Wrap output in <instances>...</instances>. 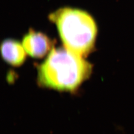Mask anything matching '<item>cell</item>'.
<instances>
[{
  "label": "cell",
  "mask_w": 134,
  "mask_h": 134,
  "mask_svg": "<svg viewBox=\"0 0 134 134\" xmlns=\"http://www.w3.org/2000/svg\"><path fill=\"white\" fill-rule=\"evenodd\" d=\"M93 65L65 47L52 48L37 67L39 86L61 91L75 92L91 75Z\"/></svg>",
  "instance_id": "6da1fadb"
},
{
  "label": "cell",
  "mask_w": 134,
  "mask_h": 134,
  "mask_svg": "<svg viewBox=\"0 0 134 134\" xmlns=\"http://www.w3.org/2000/svg\"><path fill=\"white\" fill-rule=\"evenodd\" d=\"M56 24L64 47L82 57L95 49L97 26L86 11L70 7L56 10L49 15Z\"/></svg>",
  "instance_id": "7a4b0ae2"
},
{
  "label": "cell",
  "mask_w": 134,
  "mask_h": 134,
  "mask_svg": "<svg viewBox=\"0 0 134 134\" xmlns=\"http://www.w3.org/2000/svg\"><path fill=\"white\" fill-rule=\"evenodd\" d=\"M54 42L45 34L30 29L23 40L26 52L34 58H42L51 51Z\"/></svg>",
  "instance_id": "3957f363"
},
{
  "label": "cell",
  "mask_w": 134,
  "mask_h": 134,
  "mask_svg": "<svg viewBox=\"0 0 134 134\" xmlns=\"http://www.w3.org/2000/svg\"><path fill=\"white\" fill-rule=\"evenodd\" d=\"M1 51L5 61L15 67L21 65L26 57V52L23 45L13 39L4 40L1 44Z\"/></svg>",
  "instance_id": "277c9868"
}]
</instances>
